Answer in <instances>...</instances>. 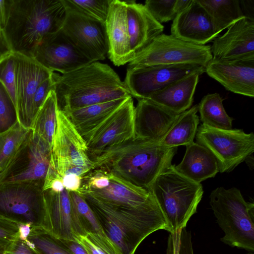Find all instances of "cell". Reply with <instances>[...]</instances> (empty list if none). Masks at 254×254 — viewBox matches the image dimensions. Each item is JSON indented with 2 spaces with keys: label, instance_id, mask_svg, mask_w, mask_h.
Listing matches in <instances>:
<instances>
[{
  "label": "cell",
  "instance_id": "cell-26",
  "mask_svg": "<svg viewBox=\"0 0 254 254\" xmlns=\"http://www.w3.org/2000/svg\"><path fill=\"white\" fill-rule=\"evenodd\" d=\"M186 147L182 160L175 165L180 174L194 182L200 183L214 177L219 172L217 160L208 149L194 142Z\"/></svg>",
  "mask_w": 254,
  "mask_h": 254
},
{
  "label": "cell",
  "instance_id": "cell-30",
  "mask_svg": "<svg viewBox=\"0 0 254 254\" xmlns=\"http://www.w3.org/2000/svg\"><path fill=\"white\" fill-rule=\"evenodd\" d=\"M209 14L218 35L245 17L239 0H197Z\"/></svg>",
  "mask_w": 254,
  "mask_h": 254
},
{
  "label": "cell",
  "instance_id": "cell-48",
  "mask_svg": "<svg viewBox=\"0 0 254 254\" xmlns=\"http://www.w3.org/2000/svg\"><path fill=\"white\" fill-rule=\"evenodd\" d=\"M8 0H0V27L3 31L8 14Z\"/></svg>",
  "mask_w": 254,
  "mask_h": 254
},
{
  "label": "cell",
  "instance_id": "cell-12",
  "mask_svg": "<svg viewBox=\"0 0 254 254\" xmlns=\"http://www.w3.org/2000/svg\"><path fill=\"white\" fill-rule=\"evenodd\" d=\"M65 9L66 15L61 29L64 35L91 63L104 60L108 52L105 23Z\"/></svg>",
  "mask_w": 254,
  "mask_h": 254
},
{
  "label": "cell",
  "instance_id": "cell-22",
  "mask_svg": "<svg viewBox=\"0 0 254 254\" xmlns=\"http://www.w3.org/2000/svg\"><path fill=\"white\" fill-rule=\"evenodd\" d=\"M108 175L110 184L107 187L100 190L79 189L77 192H86L103 202L114 206L132 208L160 207L150 191Z\"/></svg>",
  "mask_w": 254,
  "mask_h": 254
},
{
  "label": "cell",
  "instance_id": "cell-1",
  "mask_svg": "<svg viewBox=\"0 0 254 254\" xmlns=\"http://www.w3.org/2000/svg\"><path fill=\"white\" fill-rule=\"evenodd\" d=\"M177 151V147H165L158 141L134 137L92 158V169L149 190L157 177L172 165Z\"/></svg>",
  "mask_w": 254,
  "mask_h": 254
},
{
  "label": "cell",
  "instance_id": "cell-11",
  "mask_svg": "<svg viewBox=\"0 0 254 254\" xmlns=\"http://www.w3.org/2000/svg\"><path fill=\"white\" fill-rule=\"evenodd\" d=\"M205 71V67L194 64L128 66L124 82L130 96L140 100L147 99L188 75L196 72L202 74Z\"/></svg>",
  "mask_w": 254,
  "mask_h": 254
},
{
  "label": "cell",
  "instance_id": "cell-31",
  "mask_svg": "<svg viewBox=\"0 0 254 254\" xmlns=\"http://www.w3.org/2000/svg\"><path fill=\"white\" fill-rule=\"evenodd\" d=\"M198 105V112L202 124L208 127L229 129L232 127L234 119L226 113L223 99L217 93L204 96Z\"/></svg>",
  "mask_w": 254,
  "mask_h": 254
},
{
  "label": "cell",
  "instance_id": "cell-23",
  "mask_svg": "<svg viewBox=\"0 0 254 254\" xmlns=\"http://www.w3.org/2000/svg\"><path fill=\"white\" fill-rule=\"evenodd\" d=\"M179 115L147 99L138 100L134 109V137L159 141Z\"/></svg>",
  "mask_w": 254,
  "mask_h": 254
},
{
  "label": "cell",
  "instance_id": "cell-51",
  "mask_svg": "<svg viewBox=\"0 0 254 254\" xmlns=\"http://www.w3.org/2000/svg\"><path fill=\"white\" fill-rule=\"evenodd\" d=\"M254 254L253 253H252V254Z\"/></svg>",
  "mask_w": 254,
  "mask_h": 254
},
{
  "label": "cell",
  "instance_id": "cell-5",
  "mask_svg": "<svg viewBox=\"0 0 254 254\" xmlns=\"http://www.w3.org/2000/svg\"><path fill=\"white\" fill-rule=\"evenodd\" d=\"M149 191L166 218L170 233L186 227L203 194L202 185L180 174L174 165L157 177Z\"/></svg>",
  "mask_w": 254,
  "mask_h": 254
},
{
  "label": "cell",
  "instance_id": "cell-32",
  "mask_svg": "<svg viewBox=\"0 0 254 254\" xmlns=\"http://www.w3.org/2000/svg\"><path fill=\"white\" fill-rule=\"evenodd\" d=\"M31 131L19 122L0 133V176L6 170Z\"/></svg>",
  "mask_w": 254,
  "mask_h": 254
},
{
  "label": "cell",
  "instance_id": "cell-10",
  "mask_svg": "<svg viewBox=\"0 0 254 254\" xmlns=\"http://www.w3.org/2000/svg\"><path fill=\"white\" fill-rule=\"evenodd\" d=\"M50 166L61 178L74 167L91 170L86 143L64 113L58 109Z\"/></svg>",
  "mask_w": 254,
  "mask_h": 254
},
{
  "label": "cell",
  "instance_id": "cell-39",
  "mask_svg": "<svg viewBox=\"0 0 254 254\" xmlns=\"http://www.w3.org/2000/svg\"><path fill=\"white\" fill-rule=\"evenodd\" d=\"M173 254H194L190 231L186 228L170 233L168 239Z\"/></svg>",
  "mask_w": 254,
  "mask_h": 254
},
{
  "label": "cell",
  "instance_id": "cell-15",
  "mask_svg": "<svg viewBox=\"0 0 254 254\" xmlns=\"http://www.w3.org/2000/svg\"><path fill=\"white\" fill-rule=\"evenodd\" d=\"M15 55L16 107L18 122L24 127L31 129L34 95L42 82L51 77L54 72L32 58L17 53Z\"/></svg>",
  "mask_w": 254,
  "mask_h": 254
},
{
  "label": "cell",
  "instance_id": "cell-38",
  "mask_svg": "<svg viewBox=\"0 0 254 254\" xmlns=\"http://www.w3.org/2000/svg\"><path fill=\"white\" fill-rule=\"evenodd\" d=\"M175 3L176 0H147L144 5L154 19L162 24L175 17Z\"/></svg>",
  "mask_w": 254,
  "mask_h": 254
},
{
  "label": "cell",
  "instance_id": "cell-28",
  "mask_svg": "<svg viewBox=\"0 0 254 254\" xmlns=\"http://www.w3.org/2000/svg\"><path fill=\"white\" fill-rule=\"evenodd\" d=\"M69 193L88 238L106 254H122L107 237L86 201L76 192Z\"/></svg>",
  "mask_w": 254,
  "mask_h": 254
},
{
  "label": "cell",
  "instance_id": "cell-50",
  "mask_svg": "<svg viewBox=\"0 0 254 254\" xmlns=\"http://www.w3.org/2000/svg\"><path fill=\"white\" fill-rule=\"evenodd\" d=\"M4 249L0 246V254H4Z\"/></svg>",
  "mask_w": 254,
  "mask_h": 254
},
{
  "label": "cell",
  "instance_id": "cell-20",
  "mask_svg": "<svg viewBox=\"0 0 254 254\" xmlns=\"http://www.w3.org/2000/svg\"><path fill=\"white\" fill-rule=\"evenodd\" d=\"M210 49L213 58L218 60L254 57V21L240 19L213 40Z\"/></svg>",
  "mask_w": 254,
  "mask_h": 254
},
{
  "label": "cell",
  "instance_id": "cell-49",
  "mask_svg": "<svg viewBox=\"0 0 254 254\" xmlns=\"http://www.w3.org/2000/svg\"><path fill=\"white\" fill-rule=\"evenodd\" d=\"M191 0H176L175 10L177 14L188 7Z\"/></svg>",
  "mask_w": 254,
  "mask_h": 254
},
{
  "label": "cell",
  "instance_id": "cell-45",
  "mask_svg": "<svg viewBox=\"0 0 254 254\" xmlns=\"http://www.w3.org/2000/svg\"><path fill=\"white\" fill-rule=\"evenodd\" d=\"M75 241L80 244L88 254H106L94 244L86 236L79 235L75 239Z\"/></svg>",
  "mask_w": 254,
  "mask_h": 254
},
{
  "label": "cell",
  "instance_id": "cell-34",
  "mask_svg": "<svg viewBox=\"0 0 254 254\" xmlns=\"http://www.w3.org/2000/svg\"><path fill=\"white\" fill-rule=\"evenodd\" d=\"M27 241L39 254H72L60 239L41 228L31 227Z\"/></svg>",
  "mask_w": 254,
  "mask_h": 254
},
{
  "label": "cell",
  "instance_id": "cell-19",
  "mask_svg": "<svg viewBox=\"0 0 254 254\" xmlns=\"http://www.w3.org/2000/svg\"><path fill=\"white\" fill-rule=\"evenodd\" d=\"M171 33L177 38L198 45H205L218 35L209 14L197 0H192L176 15Z\"/></svg>",
  "mask_w": 254,
  "mask_h": 254
},
{
  "label": "cell",
  "instance_id": "cell-25",
  "mask_svg": "<svg viewBox=\"0 0 254 254\" xmlns=\"http://www.w3.org/2000/svg\"><path fill=\"white\" fill-rule=\"evenodd\" d=\"M196 72L183 77L152 94L147 99L175 114H180L189 109L199 76Z\"/></svg>",
  "mask_w": 254,
  "mask_h": 254
},
{
  "label": "cell",
  "instance_id": "cell-46",
  "mask_svg": "<svg viewBox=\"0 0 254 254\" xmlns=\"http://www.w3.org/2000/svg\"><path fill=\"white\" fill-rule=\"evenodd\" d=\"M60 240L72 254H88L85 249L78 242L75 241Z\"/></svg>",
  "mask_w": 254,
  "mask_h": 254
},
{
  "label": "cell",
  "instance_id": "cell-35",
  "mask_svg": "<svg viewBox=\"0 0 254 254\" xmlns=\"http://www.w3.org/2000/svg\"><path fill=\"white\" fill-rule=\"evenodd\" d=\"M65 7L105 23L111 0H62Z\"/></svg>",
  "mask_w": 254,
  "mask_h": 254
},
{
  "label": "cell",
  "instance_id": "cell-8",
  "mask_svg": "<svg viewBox=\"0 0 254 254\" xmlns=\"http://www.w3.org/2000/svg\"><path fill=\"white\" fill-rule=\"evenodd\" d=\"M212 58L209 45L190 43L162 33L134 55L128 66L194 64L205 67Z\"/></svg>",
  "mask_w": 254,
  "mask_h": 254
},
{
  "label": "cell",
  "instance_id": "cell-16",
  "mask_svg": "<svg viewBox=\"0 0 254 254\" xmlns=\"http://www.w3.org/2000/svg\"><path fill=\"white\" fill-rule=\"evenodd\" d=\"M46 211L44 230L56 238L75 241L79 235L86 236L69 191L43 190Z\"/></svg>",
  "mask_w": 254,
  "mask_h": 254
},
{
  "label": "cell",
  "instance_id": "cell-36",
  "mask_svg": "<svg viewBox=\"0 0 254 254\" xmlns=\"http://www.w3.org/2000/svg\"><path fill=\"white\" fill-rule=\"evenodd\" d=\"M18 122L16 105L0 81V133L8 130Z\"/></svg>",
  "mask_w": 254,
  "mask_h": 254
},
{
  "label": "cell",
  "instance_id": "cell-33",
  "mask_svg": "<svg viewBox=\"0 0 254 254\" xmlns=\"http://www.w3.org/2000/svg\"><path fill=\"white\" fill-rule=\"evenodd\" d=\"M58 109L55 93L52 90L37 113L31 128L33 133L48 142L51 147L57 127Z\"/></svg>",
  "mask_w": 254,
  "mask_h": 254
},
{
  "label": "cell",
  "instance_id": "cell-29",
  "mask_svg": "<svg viewBox=\"0 0 254 254\" xmlns=\"http://www.w3.org/2000/svg\"><path fill=\"white\" fill-rule=\"evenodd\" d=\"M197 104L180 114L159 143L167 147L187 146L193 142L198 127Z\"/></svg>",
  "mask_w": 254,
  "mask_h": 254
},
{
  "label": "cell",
  "instance_id": "cell-2",
  "mask_svg": "<svg viewBox=\"0 0 254 254\" xmlns=\"http://www.w3.org/2000/svg\"><path fill=\"white\" fill-rule=\"evenodd\" d=\"M54 91L63 112L131 96L108 64L89 63L61 75L55 73Z\"/></svg>",
  "mask_w": 254,
  "mask_h": 254
},
{
  "label": "cell",
  "instance_id": "cell-47",
  "mask_svg": "<svg viewBox=\"0 0 254 254\" xmlns=\"http://www.w3.org/2000/svg\"><path fill=\"white\" fill-rule=\"evenodd\" d=\"M12 52L5 38L3 31L0 27V59Z\"/></svg>",
  "mask_w": 254,
  "mask_h": 254
},
{
  "label": "cell",
  "instance_id": "cell-21",
  "mask_svg": "<svg viewBox=\"0 0 254 254\" xmlns=\"http://www.w3.org/2000/svg\"><path fill=\"white\" fill-rule=\"evenodd\" d=\"M105 24L109 58L116 66L129 63L132 56L128 30L126 1L111 0Z\"/></svg>",
  "mask_w": 254,
  "mask_h": 254
},
{
  "label": "cell",
  "instance_id": "cell-14",
  "mask_svg": "<svg viewBox=\"0 0 254 254\" xmlns=\"http://www.w3.org/2000/svg\"><path fill=\"white\" fill-rule=\"evenodd\" d=\"M51 154V146L31 129L13 161L0 176V183L44 180Z\"/></svg>",
  "mask_w": 254,
  "mask_h": 254
},
{
  "label": "cell",
  "instance_id": "cell-18",
  "mask_svg": "<svg viewBox=\"0 0 254 254\" xmlns=\"http://www.w3.org/2000/svg\"><path fill=\"white\" fill-rule=\"evenodd\" d=\"M205 72L226 90L254 97V57L228 60L212 58Z\"/></svg>",
  "mask_w": 254,
  "mask_h": 254
},
{
  "label": "cell",
  "instance_id": "cell-7",
  "mask_svg": "<svg viewBox=\"0 0 254 254\" xmlns=\"http://www.w3.org/2000/svg\"><path fill=\"white\" fill-rule=\"evenodd\" d=\"M44 180L0 183V217L44 229Z\"/></svg>",
  "mask_w": 254,
  "mask_h": 254
},
{
  "label": "cell",
  "instance_id": "cell-9",
  "mask_svg": "<svg viewBox=\"0 0 254 254\" xmlns=\"http://www.w3.org/2000/svg\"><path fill=\"white\" fill-rule=\"evenodd\" d=\"M195 139L214 156L220 173L231 172L254 151V133L242 129H219L202 124Z\"/></svg>",
  "mask_w": 254,
  "mask_h": 254
},
{
  "label": "cell",
  "instance_id": "cell-17",
  "mask_svg": "<svg viewBox=\"0 0 254 254\" xmlns=\"http://www.w3.org/2000/svg\"><path fill=\"white\" fill-rule=\"evenodd\" d=\"M33 59L51 71L66 73L91 62L72 44L61 29L46 35Z\"/></svg>",
  "mask_w": 254,
  "mask_h": 254
},
{
  "label": "cell",
  "instance_id": "cell-3",
  "mask_svg": "<svg viewBox=\"0 0 254 254\" xmlns=\"http://www.w3.org/2000/svg\"><path fill=\"white\" fill-rule=\"evenodd\" d=\"M65 15L62 0H8L3 32L11 51L33 59L42 39L61 29Z\"/></svg>",
  "mask_w": 254,
  "mask_h": 254
},
{
  "label": "cell",
  "instance_id": "cell-44",
  "mask_svg": "<svg viewBox=\"0 0 254 254\" xmlns=\"http://www.w3.org/2000/svg\"><path fill=\"white\" fill-rule=\"evenodd\" d=\"M62 178L64 189L68 191L77 192L81 187L82 176L70 174L64 176Z\"/></svg>",
  "mask_w": 254,
  "mask_h": 254
},
{
  "label": "cell",
  "instance_id": "cell-24",
  "mask_svg": "<svg viewBox=\"0 0 254 254\" xmlns=\"http://www.w3.org/2000/svg\"><path fill=\"white\" fill-rule=\"evenodd\" d=\"M126 2L130 46L133 57L162 33L164 27L154 19L144 5L135 1Z\"/></svg>",
  "mask_w": 254,
  "mask_h": 254
},
{
  "label": "cell",
  "instance_id": "cell-4",
  "mask_svg": "<svg viewBox=\"0 0 254 254\" xmlns=\"http://www.w3.org/2000/svg\"><path fill=\"white\" fill-rule=\"evenodd\" d=\"M88 203L104 231L122 254H134L140 243L159 230L169 232L160 207L132 208L110 205L88 193L76 192Z\"/></svg>",
  "mask_w": 254,
  "mask_h": 254
},
{
  "label": "cell",
  "instance_id": "cell-6",
  "mask_svg": "<svg viewBox=\"0 0 254 254\" xmlns=\"http://www.w3.org/2000/svg\"><path fill=\"white\" fill-rule=\"evenodd\" d=\"M217 222L224 233L221 241L232 247L254 252V203L247 202L240 190L218 187L209 196Z\"/></svg>",
  "mask_w": 254,
  "mask_h": 254
},
{
  "label": "cell",
  "instance_id": "cell-27",
  "mask_svg": "<svg viewBox=\"0 0 254 254\" xmlns=\"http://www.w3.org/2000/svg\"><path fill=\"white\" fill-rule=\"evenodd\" d=\"M127 98L93 104L64 113L83 137L105 122Z\"/></svg>",
  "mask_w": 254,
  "mask_h": 254
},
{
  "label": "cell",
  "instance_id": "cell-13",
  "mask_svg": "<svg viewBox=\"0 0 254 254\" xmlns=\"http://www.w3.org/2000/svg\"><path fill=\"white\" fill-rule=\"evenodd\" d=\"M134 109L129 96L100 126L82 137L90 159L108 148L134 137Z\"/></svg>",
  "mask_w": 254,
  "mask_h": 254
},
{
  "label": "cell",
  "instance_id": "cell-41",
  "mask_svg": "<svg viewBox=\"0 0 254 254\" xmlns=\"http://www.w3.org/2000/svg\"><path fill=\"white\" fill-rule=\"evenodd\" d=\"M55 73L54 72L51 77L42 82L34 95L32 106V115L33 121L49 93L51 91L54 90L55 81Z\"/></svg>",
  "mask_w": 254,
  "mask_h": 254
},
{
  "label": "cell",
  "instance_id": "cell-40",
  "mask_svg": "<svg viewBox=\"0 0 254 254\" xmlns=\"http://www.w3.org/2000/svg\"><path fill=\"white\" fill-rule=\"evenodd\" d=\"M109 184L110 179L106 173L97 169H92L82 176L80 189L100 190L107 187Z\"/></svg>",
  "mask_w": 254,
  "mask_h": 254
},
{
  "label": "cell",
  "instance_id": "cell-42",
  "mask_svg": "<svg viewBox=\"0 0 254 254\" xmlns=\"http://www.w3.org/2000/svg\"><path fill=\"white\" fill-rule=\"evenodd\" d=\"M18 235V224L0 217V246L4 249Z\"/></svg>",
  "mask_w": 254,
  "mask_h": 254
},
{
  "label": "cell",
  "instance_id": "cell-43",
  "mask_svg": "<svg viewBox=\"0 0 254 254\" xmlns=\"http://www.w3.org/2000/svg\"><path fill=\"white\" fill-rule=\"evenodd\" d=\"M4 254H39L27 241L21 240L18 235L4 249Z\"/></svg>",
  "mask_w": 254,
  "mask_h": 254
},
{
  "label": "cell",
  "instance_id": "cell-37",
  "mask_svg": "<svg viewBox=\"0 0 254 254\" xmlns=\"http://www.w3.org/2000/svg\"><path fill=\"white\" fill-rule=\"evenodd\" d=\"M15 69V53L11 52L0 59V81L16 105Z\"/></svg>",
  "mask_w": 254,
  "mask_h": 254
}]
</instances>
